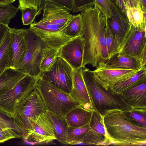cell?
<instances>
[{
	"label": "cell",
	"instance_id": "e575fe53",
	"mask_svg": "<svg viewBox=\"0 0 146 146\" xmlns=\"http://www.w3.org/2000/svg\"><path fill=\"white\" fill-rule=\"evenodd\" d=\"M73 13L82 11L85 9L94 6L95 0H72Z\"/></svg>",
	"mask_w": 146,
	"mask_h": 146
},
{
	"label": "cell",
	"instance_id": "f35d334b",
	"mask_svg": "<svg viewBox=\"0 0 146 146\" xmlns=\"http://www.w3.org/2000/svg\"><path fill=\"white\" fill-rule=\"evenodd\" d=\"M110 1L111 3L117 9L122 15L128 20L126 15V7L123 0H110Z\"/></svg>",
	"mask_w": 146,
	"mask_h": 146
},
{
	"label": "cell",
	"instance_id": "7402d4cb",
	"mask_svg": "<svg viewBox=\"0 0 146 146\" xmlns=\"http://www.w3.org/2000/svg\"><path fill=\"white\" fill-rule=\"evenodd\" d=\"M46 113L54 128L56 140L62 144L68 145L66 137L68 126L65 117L58 116L47 111Z\"/></svg>",
	"mask_w": 146,
	"mask_h": 146
},
{
	"label": "cell",
	"instance_id": "6da1fadb",
	"mask_svg": "<svg viewBox=\"0 0 146 146\" xmlns=\"http://www.w3.org/2000/svg\"><path fill=\"white\" fill-rule=\"evenodd\" d=\"M83 26L80 36L84 42L82 68L88 64L96 68L104 66L110 58L106 43L107 17L96 6L82 11Z\"/></svg>",
	"mask_w": 146,
	"mask_h": 146
},
{
	"label": "cell",
	"instance_id": "ee69618b",
	"mask_svg": "<svg viewBox=\"0 0 146 146\" xmlns=\"http://www.w3.org/2000/svg\"><path fill=\"white\" fill-rule=\"evenodd\" d=\"M3 129H2V128L0 127V131H2Z\"/></svg>",
	"mask_w": 146,
	"mask_h": 146
},
{
	"label": "cell",
	"instance_id": "52a82bcc",
	"mask_svg": "<svg viewBox=\"0 0 146 146\" xmlns=\"http://www.w3.org/2000/svg\"><path fill=\"white\" fill-rule=\"evenodd\" d=\"M39 77L27 74L12 88L0 96V112L11 119L20 103L35 89Z\"/></svg>",
	"mask_w": 146,
	"mask_h": 146
},
{
	"label": "cell",
	"instance_id": "ba28073f",
	"mask_svg": "<svg viewBox=\"0 0 146 146\" xmlns=\"http://www.w3.org/2000/svg\"><path fill=\"white\" fill-rule=\"evenodd\" d=\"M25 31L27 49L23 61L17 70L39 78L40 64L44 43L30 28L25 29Z\"/></svg>",
	"mask_w": 146,
	"mask_h": 146
},
{
	"label": "cell",
	"instance_id": "d6a6232c",
	"mask_svg": "<svg viewBox=\"0 0 146 146\" xmlns=\"http://www.w3.org/2000/svg\"><path fill=\"white\" fill-rule=\"evenodd\" d=\"M127 117L137 124L146 127V113L131 110L125 111Z\"/></svg>",
	"mask_w": 146,
	"mask_h": 146
},
{
	"label": "cell",
	"instance_id": "44dd1931",
	"mask_svg": "<svg viewBox=\"0 0 146 146\" xmlns=\"http://www.w3.org/2000/svg\"><path fill=\"white\" fill-rule=\"evenodd\" d=\"M93 111L80 106L71 110L65 116L68 126L79 127L89 124Z\"/></svg>",
	"mask_w": 146,
	"mask_h": 146
},
{
	"label": "cell",
	"instance_id": "d590c367",
	"mask_svg": "<svg viewBox=\"0 0 146 146\" xmlns=\"http://www.w3.org/2000/svg\"><path fill=\"white\" fill-rule=\"evenodd\" d=\"M14 138L22 139V137L15 130L11 129H7L0 131V143Z\"/></svg>",
	"mask_w": 146,
	"mask_h": 146
},
{
	"label": "cell",
	"instance_id": "b9f144b4",
	"mask_svg": "<svg viewBox=\"0 0 146 146\" xmlns=\"http://www.w3.org/2000/svg\"><path fill=\"white\" fill-rule=\"evenodd\" d=\"M146 0H139L138 7H139L143 13H146Z\"/></svg>",
	"mask_w": 146,
	"mask_h": 146
},
{
	"label": "cell",
	"instance_id": "60d3db41",
	"mask_svg": "<svg viewBox=\"0 0 146 146\" xmlns=\"http://www.w3.org/2000/svg\"><path fill=\"white\" fill-rule=\"evenodd\" d=\"M139 0H123L126 7H137L138 6Z\"/></svg>",
	"mask_w": 146,
	"mask_h": 146
},
{
	"label": "cell",
	"instance_id": "8d00e7d4",
	"mask_svg": "<svg viewBox=\"0 0 146 146\" xmlns=\"http://www.w3.org/2000/svg\"><path fill=\"white\" fill-rule=\"evenodd\" d=\"M44 0H19L18 7L20 10L25 8L33 7L39 10L42 7Z\"/></svg>",
	"mask_w": 146,
	"mask_h": 146
},
{
	"label": "cell",
	"instance_id": "9a60e30c",
	"mask_svg": "<svg viewBox=\"0 0 146 146\" xmlns=\"http://www.w3.org/2000/svg\"><path fill=\"white\" fill-rule=\"evenodd\" d=\"M11 35L9 47L10 68L17 69L23 60L27 47L25 29L9 28Z\"/></svg>",
	"mask_w": 146,
	"mask_h": 146
},
{
	"label": "cell",
	"instance_id": "4316f807",
	"mask_svg": "<svg viewBox=\"0 0 146 146\" xmlns=\"http://www.w3.org/2000/svg\"><path fill=\"white\" fill-rule=\"evenodd\" d=\"M89 125L90 130L93 133L104 136L110 140L106 130L103 117L94 110L93 111Z\"/></svg>",
	"mask_w": 146,
	"mask_h": 146
},
{
	"label": "cell",
	"instance_id": "e0dca14e",
	"mask_svg": "<svg viewBox=\"0 0 146 146\" xmlns=\"http://www.w3.org/2000/svg\"><path fill=\"white\" fill-rule=\"evenodd\" d=\"M120 96L131 109L146 113V81L131 88Z\"/></svg>",
	"mask_w": 146,
	"mask_h": 146
},
{
	"label": "cell",
	"instance_id": "7c38bea8",
	"mask_svg": "<svg viewBox=\"0 0 146 146\" xmlns=\"http://www.w3.org/2000/svg\"><path fill=\"white\" fill-rule=\"evenodd\" d=\"M56 139L53 127L46 112L34 122L23 140L31 143H48Z\"/></svg>",
	"mask_w": 146,
	"mask_h": 146
},
{
	"label": "cell",
	"instance_id": "484cf974",
	"mask_svg": "<svg viewBox=\"0 0 146 146\" xmlns=\"http://www.w3.org/2000/svg\"><path fill=\"white\" fill-rule=\"evenodd\" d=\"M126 15L129 22L134 27L145 29L146 25L143 23V12L139 7L126 6Z\"/></svg>",
	"mask_w": 146,
	"mask_h": 146
},
{
	"label": "cell",
	"instance_id": "8992f818",
	"mask_svg": "<svg viewBox=\"0 0 146 146\" xmlns=\"http://www.w3.org/2000/svg\"><path fill=\"white\" fill-rule=\"evenodd\" d=\"M46 111L39 92L35 88L20 103L14 117L11 119L24 133L25 138L34 122Z\"/></svg>",
	"mask_w": 146,
	"mask_h": 146
},
{
	"label": "cell",
	"instance_id": "9c48e42d",
	"mask_svg": "<svg viewBox=\"0 0 146 146\" xmlns=\"http://www.w3.org/2000/svg\"><path fill=\"white\" fill-rule=\"evenodd\" d=\"M73 69L63 58L56 56L50 68L39 77L70 94L72 88Z\"/></svg>",
	"mask_w": 146,
	"mask_h": 146
},
{
	"label": "cell",
	"instance_id": "5b68a950",
	"mask_svg": "<svg viewBox=\"0 0 146 146\" xmlns=\"http://www.w3.org/2000/svg\"><path fill=\"white\" fill-rule=\"evenodd\" d=\"M35 88L47 111L58 116L65 117L71 110L80 106L70 94L39 78Z\"/></svg>",
	"mask_w": 146,
	"mask_h": 146
},
{
	"label": "cell",
	"instance_id": "4dcf8cb0",
	"mask_svg": "<svg viewBox=\"0 0 146 146\" xmlns=\"http://www.w3.org/2000/svg\"><path fill=\"white\" fill-rule=\"evenodd\" d=\"M0 127L3 130L11 129L15 130L22 136L23 139L25 135L23 131L19 128L10 118L0 112Z\"/></svg>",
	"mask_w": 146,
	"mask_h": 146
},
{
	"label": "cell",
	"instance_id": "1f68e13d",
	"mask_svg": "<svg viewBox=\"0 0 146 146\" xmlns=\"http://www.w3.org/2000/svg\"><path fill=\"white\" fill-rule=\"evenodd\" d=\"M105 35L107 48L110 58L117 53V52L112 34L106 23L105 29Z\"/></svg>",
	"mask_w": 146,
	"mask_h": 146
},
{
	"label": "cell",
	"instance_id": "836d02e7",
	"mask_svg": "<svg viewBox=\"0 0 146 146\" xmlns=\"http://www.w3.org/2000/svg\"><path fill=\"white\" fill-rule=\"evenodd\" d=\"M96 6L107 18L112 15V4L110 0H95Z\"/></svg>",
	"mask_w": 146,
	"mask_h": 146
},
{
	"label": "cell",
	"instance_id": "3957f363",
	"mask_svg": "<svg viewBox=\"0 0 146 146\" xmlns=\"http://www.w3.org/2000/svg\"><path fill=\"white\" fill-rule=\"evenodd\" d=\"M42 19L34 21L30 28L42 40H68L66 28L72 15L68 11L54 3L44 2Z\"/></svg>",
	"mask_w": 146,
	"mask_h": 146
},
{
	"label": "cell",
	"instance_id": "277c9868",
	"mask_svg": "<svg viewBox=\"0 0 146 146\" xmlns=\"http://www.w3.org/2000/svg\"><path fill=\"white\" fill-rule=\"evenodd\" d=\"M82 73L93 110L103 117L113 111L132 110L122 101L120 95L112 94L101 86L95 80L89 69L82 68Z\"/></svg>",
	"mask_w": 146,
	"mask_h": 146
},
{
	"label": "cell",
	"instance_id": "7bdbcfd3",
	"mask_svg": "<svg viewBox=\"0 0 146 146\" xmlns=\"http://www.w3.org/2000/svg\"><path fill=\"white\" fill-rule=\"evenodd\" d=\"M16 0H0V4L8 5L12 4Z\"/></svg>",
	"mask_w": 146,
	"mask_h": 146
},
{
	"label": "cell",
	"instance_id": "ab89813d",
	"mask_svg": "<svg viewBox=\"0 0 146 146\" xmlns=\"http://www.w3.org/2000/svg\"><path fill=\"white\" fill-rule=\"evenodd\" d=\"M9 27L0 23V45L3 40Z\"/></svg>",
	"mask_w": 146,
	"mask_h": 146
},
{
	"label": "cell",
	"instance_id": "ac0fdd59",
	"mask_svg": "<svg viewBox=\"0 0 146 146\" xmlns=\"http://www.w3.org/2000/svg\"><path fill=\"white\" fill-rule=\"evenodd\" d=\"M146 81V69L141 70L124 80L110 87L109 91L113 95H120L131 88Z\"/></svg>",
	"mask_w": 146,
	"mask_h": 146
},
{
	"label": "cell",
	"instance_id": "83f0119b",
	"mask_svg": "<svg viewBox=\"0 0 146 146\" xmlns=\"http://www.w3.org/2000/svg\"><path fill=\"white\" fill-rule=\"evenodd\" d=\"M90 129L89 123L79 127L68 126L66 131L68 145L72 142L82 139Z\"/></svg>",
	"mask_w": 146,
	"mask_h": 146
},
{
	"label": "cell",
	"instance_id": "30bf717a",
	"mask_svg": "<svg viewBox=\"0 0 146 146\" xmlns=\"http://www.w3.org/2000/svg\"><path fill=\"white\" fill-rule=\"evenodd\" d=\"M120 52L137 59L141 68H146V28H138L132 25Z\"/></svg>",
	"mask_w": 146,
	"mask_h": 146
},
{
	"label": "cell",
	"instance_id": "ffe728a7",
	"mask_svg": "<svg viewBox=\"0 0 146 146\" xmlns=\"http://www.w3.org/2000/svg\"><path fill=\"white\" fill-rule=\"evenodd\" d=\"M26 74L11 68L6 69L0 75V96L12 88Z\"/></svg>",
	"mask_w": 146,
	"mask_h": 146
},
{
	"label": "cell",
	"instance_id": "f1b7e54d",
	"mask_svg": "<svg viewBox=\"0 0 146 146\" xmlns=\"http://www.w3.org/2000/svg\"><path fill=\"white\" fill-rule=\"evenodd\" d=\"M12 3L8 5L0 4V23L8 26L11 19L19 10Z\"/></svg>",
	"mask_w": 146,
	"mask_h": 146
},
{
	"label": "cell",
	"instance_id": "2e32d148",
	"mask_svg": "<svg viewBox=\"0 0 146 146\" xmlns=\"http://www.w3.org/2000/svg\"><path fill=\"white\" fill-rule=\"evenodd\" d=\"M70 96L83 108L93 110L92 104L83 76L82 67L73 70Z\"/></svg>",
	"mask_w": 146,
	"mask_h": 146
},
{
	"label": "cell",
	"instance_id": "d6986e66",
	"mask_svg": "<svg viewBox=\"0 0 146 146\" xmlns=\"http://www.w3.org/2000/svg\"><path fill=\"white\" fill-rule=\"evenodd\" d=\"M104 66L133 70H144L141 68L138 60L120 52L110 57Z\"/></svg>",
	"mask_w": 146,
	"mask_h": 146
},
{
	"label": "cell",
	"instance_id": "d4e9b609",
	"mask_svg": "<svg viewBox=\"0 0 146 146\" xmlns=\"http://www.w3.org/2000/svg\"><path fill=\"white\" fill-rule=\"evenodd\" d=\"M83 21L81 14L72 15L66 28L65 35L73 38L80 36Z\"/></svg>",
	"mask_w": 146,
	"mask_h": 146
},
{
	"label": "cell",
	"instance_id": "74e56055",
	"mask_svg": "<svg viewBox=\"0 0 146 146\" xmlns=\"http://www.w3.org/2000/svg\"><path fill=\"white\" fill-rule=\"evenodd\" d=\"M44 1L48 2L54 3L66 9L69 11L73 10L72 0H44Z\"/></svg>",
	"mask_w": 146,
	"mask_h": 146
},
{
	"label": "cell",
	"instance_id": "f546056e",
	"mask_svg": "<svg viewBox=\"0 0 146 146\" xmlns=\"http://www.w3.org/2000/svg\"><path fill=\"white\" fill-rule=\"evenodd\" d=\"M42 9L43 7L39 10L29 7L21 9L22 20L23 25H28L33 23L36 17L41 13Z\"/></svg>",
	"mask_w": 146,
	"mask_h": 146
},
{
	"label": "cell",
	"instance_id": "4fadbf2b",
	"mask_svg": "<svg viewBox=\"0 0 146 146\" xmlns=\"http://www.w3.org/2000/svg\"><path fill=\"white\" fill-rule=\"evenodd\" d=\"M112 15L107 18L106 23L112 34L118 53L121 50L132 25L112 4Z\"/></svg>",
	"mask_w": 146,
	"mask_h": 146
},
{
	"label": "cell",
	"instance_id": "8fae6325",
	"mask_svg": "<svg viewBox=\"0 0 146 146\" xmlns=\"http://www.w3.org/2000/svg\"><path fill=\"white\" fill-rule=\"evenodd\" d=\"M141 70L103 66L91 71L95 80L108 91L109 88L116 83L129 78Z\"/></svg>",
	"mask_w": 146,
	"mask_h": 146
},
{
	"label": "cell",
	"instance_id": "cb8c5ba5",
	"mask_svg": "<svg viewBox=\"0 0 146 146\" xmlns=\"http://www.w3.org/2000/svg\"><path fill=\"white\" fill-rule=\"evenodd\" d=\"M9 28L0 45V75L6 69L10 68L9 47L11 35Z\"/></svg>",
	"mask_w": 146,
	"mask_h": 146
},
{
	"label": "cell",
	"instance_id": "603a6c76",
	"mask_svg": "<svg viewBox=\"0 0 146 146\" xmlns=\"http://www.w3.org/2000/svg\"><path fill=\"white\" fill-rule=\"evenodd\" d=\"M44 43L45 46L40 64V76L52 66L57 56L58 50L61 47L52 44Z\"/></svg>",
	"mask_w": 146,
	"mask_h": 146
},
{
	"label": "cell",
	"instance_id": "5bb4252c",
	"mask_svg": "<svg viewBox=\"0 0 146 146\" xmlns=\"http://www.w3.org/2000/svg\"><path fill=\"white\" fill-rule=\"evenodd\" d=\"M84 40L81 36L71 40L58 49L57 56L64 60L73 70L83 67Z\"/></svg>",
	"mask_w": 146,
	"mask_h": 146
},
{
	"label": "cell",
	"instance_id": "7a4b0ae2",
	"mask_svg": "<svg viewBox=\"0 0 146 146\" xmlns=\"http://www.w3.org/2000/svg\"><path fill=\"white\" fill-rule=\"evenodd\" d=\"M103 121L110 145H146V127L132 121L125 111L111 112L103 117Z\"/></svg>",
	"mask_w": 146,
	"mask_h": 146
}]
</instances>
